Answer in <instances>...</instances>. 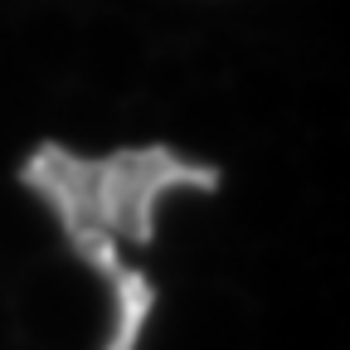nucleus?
<instances>
[{
  "label": "nucleus",
  "instance_id": "nucleus-1",
  "mask_svg": "<svg viewBox=\"0 0 350 350\" xmlns=\"http://www.w3.org/2000/svg\"><path fill=\"white\" fill-rule=\"evenodd\" d=\"M20 180L54 209L68 248L107 282L122 258L117 239H156V200L170 190H219V170L175 156L170 146H126L103 161H83L59 142H39L20 165Z\"/></svg>",
  "mask_w": 350,
  "mask_h": 350
},
{
  "label": "nucleus",
  "instance_id": "nucleus-2",
  "mask_svg": "<svg viewBox=\"0 0 350 350\" xmlns=\"http://www.w3.org/2000/svg\"><path fill=\"white\" fill-rule=\"evenodd\" d=\"M112 287H117V326H112V340L103 350H137L142 326H146L151 306H156V287L142 268H117Z\"/></svg>",
  "mask_w": 350,
  "mask_h": 350
}]
</instances>
